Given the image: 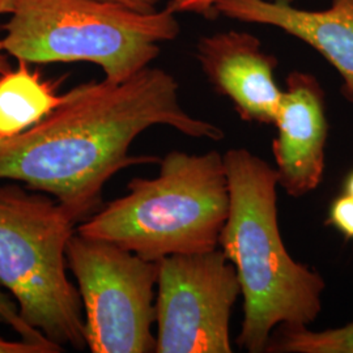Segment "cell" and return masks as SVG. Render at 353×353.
Here are the masks:
<instances>
[{
  "instance_id": "cell-1",
  "label": "cell",
  "mask_w": 353,
  "mask_h": 353,
  "mask_svg": "<svg viewBox=\"0 0 353 353\" xmlns=\"http://www.w3.org/2000/svg\"><path fill=\"white\" fill-rule=\"evenodd\" d=\"M37 125L0 141V181L52 195L76 223L97 211L105 185L122 169L160 161L130 154L141 132L169 126L192 139L221 141L223 128L188 113L176 79L147 67L125 81H90Z\"/></svg>"
},
{
  "instance_id": "cell-2",
  "label": "cell",
  "mask_w": 353,
  "mask_h": 353,
  "mask_svg": "<svg viewBox=\"0 0 353 353\" xmlns=\"http://www.w3.org/2000/svg\"><path fill=\"white\" fill-rule=\"evenodd\" d=\"M229 214L219 248L236 267L243 296L239 347L265 353L278 326L309 327L322 310L326 283L296 262L281 239L278 173L246 148L224 153Z\"/></svg>"
},
{
  "instance_id": "cell-3",
  "label": "cell",
  "mask_w": 353,
  "mask_h": 353,
  "mask_svg": "<svg viewBox=\"0 0 353 353\" xmlns=\"http://www.w3.org/2000/svg\"><path fill=\"white\" fill-rule=\"evenodd\" d=\"M224 154L172 151L154 178H134L127 194L84 220L77 233L159 262L219 248L229 214Z\"/></svg>"
},
{
  "instance_id": "cell-4",
  "label": "cell",
  "mask_w": 353,
  "mask_h": 353,
  "mask_svg": "<svg viewBox=\"0 0 353 353\" xmlns=\"http://www.w3.org/2000/svg\"><path fill=\"white\" fill-rule=\"evenodd\" d=\"M4 26L7 54L28 63L96 64L110 81L150 67L181 33L168 8L140 12L112 0H17Z\"/></svg>"
},
{
  "instance_id": "cell-5",
  "label": "cell",
  "mask_w": 353,
  "mask_h": 353,
  "mask_svg": "<svg viewBox=\"0 0 353 353\" xmlns=\"http://www.w3.org/2000/svg\"><path fill=\"white\" fill-rule=\"evenodd\" d=\"M76 220L50 198L0 186V284L26 325L54 344L87 347L79 290L67 276Z\"/></svg>"
},
{
  "instance_id": "cell-6",
  "label": "cell",
  "mask_w": 353,
  "mask_h": 353,
  "mask_svg": "<svg viewBox=\"0 0 353 353\" xmlns=\"http://www.w3.org/2000/svg\"><path fill=\"white\" fill-rule=\"evenodd\" d=\"M65 255L84 307L90 352H154L152 326L159 263L77 232Z\"/></svg>"
},
{
  "instance_id": "cell-7",
  "label": "cell",
  "mask_w": 353,
  "mask_h": 353,
  "mask_svg": "<svg viewBox=\"0 0 353 353\" xmlns=\"http://www.w3.org/2000/svg\"><path fill=\"white\" fill-rule=\"evenodd\" d=\"M156 299L157 353H230V316L241 294L224 252L160 259Z\"/></svg>"
},
{
  "instance_id": "cell-8",
  "label": "cell",
  "mask_w": 353,
  "mask_h": 353,
  "mask_svg": "<svg viewBox=\"0 0 353 353\" xmlns=\"http://www.w3.org/2000/svg\"><path fill=\"white\" fill-rule=\"evenodd\" d=\"M274 125L278 128L272 154L279 186L290 196L301 198L319 186L326 163V94L316 76L290 72Z\"/></svg>"
},
{
  "instance_id": "cell-9",
  "label": "cell",
  "mask_w": 353,
  "mask_h": 353,
  "mask_svg": "<svg viewBox=\"0 0 353 353\" xmlns=\"http://www.w3.org/2000/svg\"><path fill=\"white\" fill-rule=\"evenodd\" d=\"M195 57L212 88L232 102L246 122L274 125L283 89L276 83L278 59L252 33L217 32L196 43Z\"/></svg>"
},
{
  "instance_id": "cell-10",
  "label": "cell",
  "mask_w": 353,
  "mask_h": 353,
  "mask_svg": "<svg viewBox=\"0 0 353 353\" xmlns=\"http://www.w3.org/2000/svg\"><path fill=\"white\" fill-rule=\"evenodd\" d=\"M278 28L318 51L341 76V94L353 103V0H332L321 11L285 0H219L214 16Z\"/></svg>"
},
{
  "instance_id": "cell-11",
  "label": "cell",
  "mask_w": 353,
  "mask_h": 353,
  "mask_svg": "<svg viewBox=\"0 0 353 353\" xmlns=\"http://www.w3.org/2000/svg\"><path fill=\"white\" fill-rule=\"evenodd\" d=\"M65 94L45 80L39 71L19 61L16 70L0 74V141L11 139L37 125L62 102Z\"/></svg>"
},
{
  "instance_id": "cell-12",
  "label": "cell",
  "mask_w": 353,
  "mask_h": 353,
  "mask_svg": "<svg viewBox=\"0 0 353 353\" xmlns=\"http://www.w3.org/2000/svg\"><path fill=\"white\" fill-rule=\"evenodd\" d=\"M265 353H353V322L323 331L278 326Z\"/></svg>"
},
{
  "instance_id": "cell-13",
  "label": "cell",
  "mask_w": 353,
  "mask_h": 353,
  "mask_svg": "<svg viewBox=\"0 0 353 353\" xmlns=\"http://www.w3.org/2000/svg\"><path fill=\"white\" fill-rule=\"evenodd\" d=\"M0 322L10 325V327H12L24 341L41 344V345L49 348L52 353L62 351V348L59 345L49 341L43 334L28 326L26 321L20 316L16 303L10 297H7V294L3 293L1 290H0Z\"/></svg>"
},
{
  "instance_id": "cell-14",
  "label": "cell",
  "mask_w": 353,
  "mask_h": 353,
  "mask_svg": "<svg viewBox=\"0 0 353 353\" xmlns=\"http://www.w3.org/2000/svg\"><path fill=\"white\" fill-rule=\"evenodd\" d=\"M328 224L339 230L345 239H353V196L344 192L330 207Z\"/></svg>"
},
{
  "instance_id": "cell-15",
  "label": "cell",
  "mask_w": 353,
  "mask_h": 353,
  "mask_svg": "<svg viewBox=\"0 0 353 353\" xmlns=\"http://www.w3.org/2000/svg\"><path fill=\"white\" fill-rule=\"evenodd\" d=\"M219 0H170L166 8L173 13H196L204 17H214V4ZM290 1L292 0H285Z\"/></svg>"
},
{
  "instance_id": "cell-16",
  "label": "cell",
  "mask_w": 353,
  "mask_h": 353,
  "mask_svg": "<svg viewBox=\"0 0 353 353\" xmlns=\"http://www.w3.org/2000/svg\"><path fill=\"white\" fill-rule=\"evenodd\" d=\"M0 353H52L49 348L21 339L20 341H7L0 336Z\"/></svg>"
},
{
  "instance_id": "cell-17",
  "label": "cell",
  "mask_w": 353,
  "mask_h": 353,
  "mask_svg": "<svg viewBox=\"0 0 353 353\" xmlns=\"http://www.w3.org/2000/svg\"><path fill=\"white\" fill-rule=\"evenodd\" d=\"M121 4H125L130 8H134L140 12H152L157 10V4L161 0H112Z\"/></svg>"
},
{
  "instance_id": "cell-18",
  "label": "cell",
  "mask_w": 353,
  "mask_h": 353,
  "mask_svg": "<svg viewBox=\"0 0 353 353\" xmlns=\"http://www.w3.org/2000/svg\"><path fill=\"white\" fill-rule=\"evenodd\" d=\"M6 54H7V52H6L4 46H3V38H0V74H3V72H6L7 70H10Z\"/></svg>"
},
{
  "instance_id": "cell-19",
  "label": "cell",
  "mask_w": 353,
  "mask_h": 353,
  "mask_svg": "<svg viewBox=\"0 0 353 353\" xmlns=\"http://www.w3.org/2000/svg\"><path fill=\"white\" fill-rule=\"evenodd\" d=\"M17 0H0V14L11 13Z\"/></svg>"
},
{
  "instance_id": "cell-20",
  "label": "cell",
  "mask_w": 353,
  "mask_h": 353,
  "mask_svg": "<svg viewBox=\"0 0 353 353\" xmlns=\"http://www.w3.org/2000/svg\"><path fill=\"white\" fill-rule=\"evenodd\" d=\"M344 192H347V194H350L351 196H353V172L350 173V176H347V179H345Z\"/></svg>"
}]
</instances>
